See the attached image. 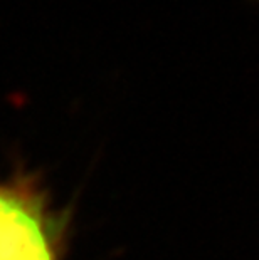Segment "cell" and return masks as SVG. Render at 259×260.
I'll use <instances>...</instances> for the list:
<instances>
[{"instance_id":"cell-1","label":"cell","mask_w":259,"mask_h":260,"mask_svg":"<svg viewBox=\"0 0 259 260\" xmlns=\"http://www.w3.org/2000/svg\"><path fill=\"white\" fill-rule=\"evenodd\" d=\"M0 260H56L41 210L0 186Z\"/></svg>"}]
</instances>
